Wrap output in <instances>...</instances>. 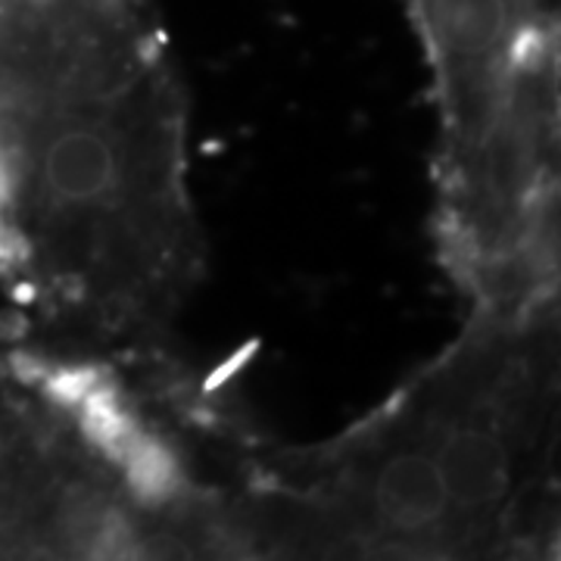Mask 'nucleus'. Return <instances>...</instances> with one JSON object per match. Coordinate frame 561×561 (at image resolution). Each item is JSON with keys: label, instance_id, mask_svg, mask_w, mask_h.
I'll return each instance as SVG.
<instances>
[{"label": "nucleus", "instance_id": "f257e3e1", "mask_svg": "<svg viewBox=\"0 0 561 561\" xmlns=\"http://www.w3.org/2000/svg\"><path fill=\"white\" fill-rule=\"evenodd\" d=\"M0 125L16 160L20 268L84 328L169 319L201 268V238L165 62L94 101L0 103Z\"/></svg>", "mask_w": 561, "mask_h": 561}, {"label": "nucleus", "instance_id": "f03ea898", "mask_svg": "<svg viewBox=\"0 0 561 561\" xmlns=\"http://www.w3.org/2000/svg\"><path fill=\"white\" fill-rule=\"evenodd\" d=\"M440 79L449 147L474 140L493 119L524 44L552 25L537 0H412Z\"/></svg>", "mask_w": 561, "mask_h": 561}]
</instances>
